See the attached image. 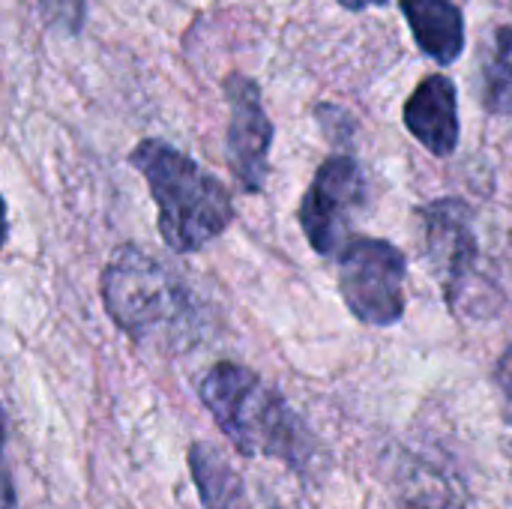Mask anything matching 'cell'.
I'll list each match as a JSON object with an SVG mask.
<instances>
[{
	"label": "cell",
	"mask_w": 512,
	"mask_h": 509,
	"mask_svg": "<svg viewBox=\"0 0 512 509\" xmlns=\"http://www.w3.org/2000/svg\"><path fill=\"white\" fill-rule=\"evenodd\" d=\"M102 303L117 330L162 351L189 348L198 336L192 291L153 255L120 246L102 270Z\"/></svg>",
	"instance_id": "2"
},
{
	"label": "cell",
	"mask_w": 512,
	"mask_h": 509,
	"mask_svg": "<svg viewBox=\"0 0 512 509\" xmlns=\"http://www.w3.org/2000/svg\"><path fill=\"white\" fill-rule=\"evenodd\" d=\"M420 222H423L426 258L435 276L441 279L450 309L456 312V306L468 291V282L477 276V261H480L474 216L465 201L441 198L420 210Z\"/></svg>",
	"instance_id": "6"
},
{
	"label": "cell",
	"mask_w": 512,
	"mask_h": 509,
	"mask_svg": "<svg viewBox=\"0 0 512 509\" xmlns=\"http://www.w3.org/2000/svg\"><path fill=\"white\" fill-rule=\"evenodd\" d=\"M495 390L501 399V414L512 426V345H507L495 363Z\"/></svg>",
	"instance_id": "14"
},
{
	"label": "cell",
	"mask_w": 512,
	"mask_h": 509,
	"mask_svg": "<svg viewBox=\"0 0 512 509\" xmlns=\"http://www.w3.org/2000/svg\"><path fill=\"white\" fill-rule=\"evenodd\" d=\"M408 132L435 156L456 153L459 144V105L456 87L447 75H429L405 102Z\"/></svg>",
	"instance_id": "8"
},
{
	"label": "cell",
	"mask_w": 512,
	"mask_h": 509,
	"mask_svg": "<svg viewBox=\"0 0 512 509\" xmlns=\"http://www.w3.org/2000/svg\"><path fill=\"white\" fill-rule=\"evenodd\" d=\"M366 195V180L360 165L351 156H330L300 204V228L309 246L318 255H342V249L354 240L351 216L360 210Z\"/></svg>",
	"instance_id": "5"
},
{
	"label": "cell",
	"mask_w": 512,
	"mask_h": 509,
	"mask_svg": "<svg viewBox=\"0 0 512 509\" xmlns=\"http://www.w3.org/2000/svg\"><path fill=\"white\" fill-rule=\"evenodd\" d=\"M129 159L150 186L159 210V234L174 252H198L231 225L234 204L225 183L207 174L183 150L147 138Z\"/></svg>",
	"instance_id": "3"
},
{
	"label": "cell",
	"mask_w": 512,
	"mask_h": 509,
	"mask_svg": "<svg viewBox=\"0 0 512 509\" xmlns=\"http://www.w3.org/2000/svg\"><path fill=\"white\" fill-rule=\"evenodd\" d=\"M225 96L231 108L228 120V162L246 192H261L270 174L273 123L264 111L258 84L246 75H228Z\"/></svg>",
	"instance_id": "7"
},
{
	"label": "cell",
	"mask_w": 512,
	"mask_h": 509,
	"mask_svg": "<svg viewBox=\"0 0 512 509\" xmlns=\"http://www.w3.org/2000/svg\"><path fill=\"white\" fill-rule=\"evenodd\" d=\"M345 9H354V12H360V9H369V6H384L387 0H339Z\"/></svg>",
	"instance_id": "15"
},
{
	"label": "cell",
	"mask_w": 512,
	"mask_h": 509,
	"mask_svg": "<svg viewBox=\"0 0 512 509\" xmlns=\"http://www.w3.org/2000/svg\"><path fill=\"white\" fill-rule=\"evenodd\" d=\"M273 509H276V507H273Z\"/></svg>",
	"instance_id": "16"
},
{
	"label": "cell",
	"mask_w": 512,
	"mask_h": 509,
	"mask_svg": "<svg viewBox=\"0 0 512 509\" xmlns=\"http://www.w3.org/2000/svg\"><path fill=\"white\" fill-rule=\"evenodd\" d=\"M393 509H465V504L447 477L417 459H408L402 462L393 489Z\"/></svg>",
	"instance_id": "11"
},
{
	"label": "cell",
	"mask_w": 512,
	"mask_h": 509,
	"mask_svg": "<svg viewBox=\"0 0 512 509\" xmlns=\"http://www.w3.org/2000/svg\"><path fill=\"white\" fill-rule=\"evenodd\" d=\"M189 471L198 498L207 509H243V480L234 474L228 459L210 444L189 447Z\"/></svg>",
	"instance_id": "10"
},
{
	"label": "cell",
	"mask_w": 512,
	"mask_h": 509,
	"mask_svg": "<svg viewBox=\"0 0 512 509\" xmlns=\"http://www.w3.org/2000/svg\"><path fill=\"white\" fill-rule=\"evenodd\" d=\"M201 402L237 453L273 459L297 474H312L324 453L306 423L261 375L240 363H216L201 381Z\"/></svg>",
	"instance_id": "1"
},
{
	"label": "cell",
	"mask_w": 512,
	"mask_h": 509,
	"mask_svg": "<svg viewBox=\"0 0 512 509\" xmlns=\"http://www.w3.org/2000/svg\"><path fill=\"white\" fill-rule=\"evenodd\" d=\"M402 12L420 48L438 60L453 63L465 48V18L453 0H402Z\"/></svg>",
	"instance_id": "9"
},
{
	"label": "cell",
	"mask_w": 512,
	"mask_h": 509,
	"mask_svg": "<svg viewBox=\"0 0 512 509\" xmlns=\"http://www.w3.org/2000/svg\"><path fill=\"white\" fill-rule=\"evenodd\" d=\"M39 9L48 24L66 33H78L84 24V0H39Z\"/></svg>",
	"instance_id": "13"
},
{
	"label": "cell",
	"mask_w": 512,
	"mask_h": 509,
	"mask_svg": "<svg viewBox=\"0 0 512 509\" xmlns=\"http://www.w3.org/2000/svg\"><path fill=\"white\" fill-rule=\"evenodd\" d=\"M405 255L390 240L354 237L339 255V291L360 324L390 327L405 315Z\"/></svg>",
	"instance_id": "4"
},
{
	"label": "cell",
	"mask_w": 512,
	"mask_h": 509,
	"mask_svg": "<svg viewBox=\"0 0 512 509\" xmlns=\"http://www.w3.org/2000/svg\"><path fill=\"white\" fill-rule=\"evenodd\" d=\"M486 105L498 114H512V27H501L492 60L486 66Z\"/></svg>",
	"instance_id": "12"
}]
</instances>
